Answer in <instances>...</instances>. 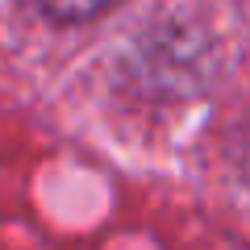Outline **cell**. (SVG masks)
<instances>
[{"mask_svg":"<svg viewBox=\"0 0 250 250\" xmlns=\"http://www.w3.org/2000/svg\"><path fill=\"white\" fill-rule=\"evenodd\" d=\"M34 4L54 21H92L100 13L117 9L121 0H34Z\"/></svg>","mask_w":250,"mask_h":250,"instance_id":"1","label":"cell"}]
</instances>
